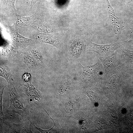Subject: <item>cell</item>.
Segmentation results:
<instances>
[{"mask_svg": "<svg viewBox=\"0 0 133 133\" xmlns=\"http://www.w3.org/2000/svg\"><path fill=\"white\" fill-rule=\"evenodd\" d=\"M84 47L82 42L75 40L73 42L70 46L71 53L75 58H77L80 57L83 51Z\"/></svg>", "mask_w": 133, "mask_h": 133, "instance_id": "obj_11", "label": "cell"}, {"mask_svg": "<svg viewBox=\"0 0 133 133\" xmlns=\"http://www.w3.org/2000/svg\"><path fill=\"white\" fill-rule=\"evenodd\" d=\"M24 61L30 70L32 71L36 69L40 64L30 52L24 53Z\"/></svg>", "mask_w": 133, "mask_h": 133, "instance_id": "obj_8", "label": "cell"}, {"mask_svg": "<svg viewBox=\"0 0 133 133\" xmlns=\"http://www.w3.org/2000/svg\"><path fill=\"white\" fill-rule=\"evenodd\" d=\"M5 87V85L2 84L0 85V118H3L4 120V116L3 113L2 107V99L3 92Z\"/></svg>", "mask_w": 133, "mask_h": 133, "instance_id": "obj_15", "label": "cell"}, {"mask_svg": "<svg viewBox=\"0 0 133 133\" xmlns=\"http://www.w3.org/2000/svg\"><path fill=\"white\" fill-rule=\"evenodd\" d=\"M45 112L47 113L52 120L54 123L53 126L50 129L47 130H44L40 128L36 127L33 124V126L37 130L42 133H62L63 132V130L60 125L57 119H54L51 118L48 113L47 111L43 108Z\"/></svg>", "mask_w": 133, "mask_h": 133, "instance_id": "obj_9", "label": "cell"}, {"mask_svg": "<svg viewBox=\"0 0 133 133\" xmlns=\"http://www.w3.org/2000/svg\"><path fill=\"white\" fill-rule=\"evenodd\" d=\"M80 64L83 68L82 75L87 78H90L98 72V63L93 65L83 66L79 62Z\"/></svg>", "mask_w": 133, "mask_h": 133, "instance_id": "obj_10", "label": "cell"}, {"mask_svg": "<svg viewBox=\"0 0 133 133\" xmlns=\"http://www.w3.org/2000/svg\"><path fill=\"white\" fill-rule=\"evenodd\" d=\"M31 53L36 60L40 64L43 61V58L40 51L38 49H35L32 50Z\"/></svg>", "mask_w": 133, "mask_h": 133, "instance_id": "obj_14", "label": "cell"}, {"mask_svg": "<svg viewBox=\"0 0 133 133\" xmlns=\"http://www.w3.org/2000/svg\"><path fill=\"white\" fill-rule=\"evenodd\" d=\"M31 26L38 33H46L52 32L53 27L51 26L46 24H36Z\"/></svg>", "mask_w": 133, "mask_h": 133, "instance_id": "obj_12", "label": "cell"}, {"mask_svg": "<svg viewBox=\"0 0 133 133\" xmlns=\"http://www.w3.org/2000/svg\"><path fill=\"white\" fill-rule=\"evenodd\" d=\"M117 52L107 56H100L99 58L104 67L105 73L108 75L113 74L116 68Z\"/></svg>", "mask_w": 133, "mask_h": 133, "instance_id": "obj_4", "label": "cell"}, {"mask_svg": "<svg viewBox=\"0 0 133 133\" xmlns=\"http://www.w3.org/2000/svg\"><path fill=\"white\" fill-rule=\"evenodd\" d=\"M16 17V20L11 27L13 29H17L22 27L31 26L34 24H39L40 21L38 16L36 13L31 16L27 17L17 14Z\"/></svg>", "mask_w": 133, "mask_h": 133, "instance_id": "obj_3", "label": "cell"}, {"mask_svg": "<svg viewBox=\"0 0 133 133\" xmlns=\"http://www.w3.org/2000/svg\"><path fill=\"white\" fill-rule=\"evenodd\" d=\"M130 41L127 40L104 45L97 44L89 41L86 46L85 49L87 51L96 52L102 57L107 56L112 54L120 47Z\"/></svg>", "mask_w": 133, "mask_h": 133, "instance_id": "obj_2", "label": "cell"}, {"mask_svg": "<svg viewBox=\"0 0 133 133\" xmlns=\"http://www.w3.org/2000/svg\"><path fill=\"white\" fill-rule=\"evenodd\" d=\"M19 28L16 29L10 33L11 38L17 45L20 47H26L34 44L36 43L34 40L25 37L19 34Z\"/></svg>", "mask_w": 133, "mask_h": 133, "instance_id": "obj_5", "label": "cell"}, {"mask_svg": "<svg viewBox=\"0 0 133 133\" xmlns=\"http://www.w3.org/2000/svg\"><path fill=\"white\" fill-rule=\"evenodd\" d=\"M68 85L67 83H65L62 84L59 90V92L60 93H63L67 90Z\"/></svg>", "mask_w": 133, "mask_h": 133, "instance_id": "obj_19", "label": "cell"}, {"mask_svg": "<svg viewBox=\"0 0 133 133\" xmlns=\"http://www.w3.org/2000/svg\"><path fill=\"white\" fill-rule=\"evenodd\" d=\"M0 56L1 58H6L10 55V51L9 49L6 47H3L0 52Z\"/></svg>", "mask_w": 133, "mask_h": 133, "instance_id": "obj_17", "label": "cell"}, {"mask_svg": "<svg viewBox=\"0 0 133 133\" xmlns=\"http://www.w3.org/2000/svg\"><path fill=\"white\" fill-rule=\"evenodd\" d=\"M10 104L7 111L19 114L22 117V119H29V110L23 105L21 97L16 90L14 84L10 83Z\"/></svg>", "mask_w": 133, "mask_h": 133, "instance_id": "obj_1", "label": "cell"}, {"mask_svg": "<svg viewBox=\"0 0 133 133\" xmlns=\"http://www.w3.org/2000/svg\"><path fill=\"white\" fill-rule=\"evenodd\" d=\"M34 37L38 41L50 44L57 48H59L60 46L59 40L52 34L38 33L34 35Z\"/></svg>", "mask_w": 133, "mask_h": 133, "instance_id": "obj_7", "label": "cell"}, {"mask_svg": "<svg viewBox=\"0 0 133 133\" xmlns=\"http://www.w3.org/2000/svg\"><path fill=\"white\" fill-rule=\"evenodd\" d=\"M31 76V74L29 73H25L23 75L22 79L23 83H27L28 82H30Z\"/></svg>", "mask_w": 133, "mask_h": 133, "instance_id": "obj_18", "label": "cell"}, {"mask_svg": "<svg viewBox=\"0 0 133 133\" xmlns=\"http://www.w3.org/2000/svg\"><path fill=\"white\" fill-rule=\"evenodd\" d=\"M87 95L89 97L91 100H94L96 99V96L95 93L92 92L90 91L87 93Z\"/></svg>", "mask_w": 133, "mask_h": 133, "instance_id": "obj_20", "label": "cell"}, {"mask_svg": "<svg viewBox=\"0 0 133 133\" xmlns=\"http://www.w3.org/2000/svg\"><path fill=\"white\" fill-rule=\"evenodd\" d=\"M38 0H31L30 5V8L32 9L33 6L35 3L38 1Z\"/></svg>", "mask_w": 133, "mask_h": 133, "instance_id": "obj_21", "label": "cell"}, {"mask_svg": "<svg viewBox=\"0 0 133 133\" xmlns=\"http://www.w3.org/2000/svg\"><path fill=\"white\" fill-rule=\"evenodd\" d=\"M8 126L6 133H33L31 131V125L28 123H5Z\"/></svg>", "mask_w": 133, "mask_h": 133, "instance_id": "obj_6", "label": "cell"}, {"mask_svg": "<svg viewBox=\"0 0 133 133\" xmlns=\"http://www.w3.org/2000/svg\"><path fill=\"white\" fill-rule=\"evenodd\" d=\"M0 75L5 79L8 83L14 80L10 71L7 67L4 66H0Z\"/></svg>", "mask_w": 133, "mask_h": 133, "instance_id": "obj_13", "label": "cell"}, {"mask_svg": "<svg viewBox=\"0 0 133 133\" xmlns=\"http://www.w3.org/2000/svg\"><path fill=\"white\" fill-rule=\"evenodd\" d=\"M4 4L5 6L8 8H12L16 12L17 10L15 4L16 0H4Z\"/></svg>", "mask_w": 133, "mask_h": 133, "instance_id": "obj_16", "label": "cell"}]
</instances>
